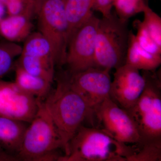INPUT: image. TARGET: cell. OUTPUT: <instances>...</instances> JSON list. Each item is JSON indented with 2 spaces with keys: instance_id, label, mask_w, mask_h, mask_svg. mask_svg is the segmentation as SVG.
Here are the masks:
<instances>
[{
  "instance_id": "obj_12",
  "label": "cell",
  "mask_w": 161,
  "mask_h": 161,
  "mask_svg": "<svg viewBox=\"0 0 161 161\" xmlns=\"http://www.w3.org/2000/svg\"><path fill=\"white\" fill-rule=\"evenodd\" d=\"M25 123L22 121L0 116V147L9 153L18 154L27 128Z\"/></svg>"
},
{
  "instance_id": "obj_7",
  "label": "cell",
  "mask_w": 161,
  "mask_h": 161,
  "mask_svg": "<svg viewBox=\"0 0 161 161\" xmlns=\"http://www.w3.org/2000/svg\"><path fill=\"white\" fill-rule=\"evenodd\" d=\"M99 19L94 13L75 32L68 44L65 64L70 74L95 67V44Z\"/></svg>"
},
{
  "instance_id": "obj_16",
  "label": "cell",
  "mask_w": 161,
  "mask_h": 161,
  "mask_svg": "<svg viewBox=\"0 0 161 161\" xmlns=\"http://www.w3.org/2000/svg\"><path fill=\"white\" fill-rule=\"evenodd\" d=\"M15 73L14 82L24 92L41 100L49 94L51 82L29 74L18 65Z\"/></svg>"
},
{
  "instance_id": "obj_2",
  "label": "cell",
  "mask_w": 161,
  "mask_h": 161,
  "mask_svg": "<svg viewBox=\"0 0 161 161\" xmlns=\"http://www.w3.org/2000/svg\"><path fill=\"white\" fill-rule=\"evenodd\" d=\"M137 150L119 142L102 130L80 125L61 161H127Z\"/></svg>"
},
{
  "instance_id": "obj_14",
  "label": "cell",
  "mask_w": 161,
  "mask_h": 161,
  "mask_svg": "<svg viewBox=\"0 0 161 161\" xmlns=\"http://www.w3.org/2000/svg\"><path fill=\"white\" fill-rule=\"evenodd\" d=\"M31 18L23 15H8L0 20V35L9 42L24 41L31 33Z\"/></svg>"
},
{
  "instance_id": "obj_5",
  "label": "cell",
  "mask_w": 161,
  "mask_h": 161,
  "mask_svg": "<svg viewBox=\"0 0 161 161\" xmlns=\"http://www.w3.org/2000/svg\"><path fill=\"white\" fill-rule=\"evenodd\" d=\"M143 92L135 104L127 110L138 127L142 143L161 138V80L155 71H142Z\"/></svg>"
},
{
  "instance_id": "obj_3",
  "label": "cell",
  "mask_w": 161,
  "mask_h": 161,
  "mask_svg": "<svg viewBox=\"0 0 161 161\" xmlns=\"http://www.w3.org/2000/svg\"><path fill=\"white\" fill-rule=\"evenodd\" d=\"M27 127L17 157L26 161H59L56 150L63 149L61 137L53 122L40 100L37 112Z\"/></svg>"
},
{
  "instance_id": "obj_10",
  "label": "cell",
  "mask_w": 161,
  "mask_h": 161,
  "mask_svg": "<svg viewBox=\"0 0 161 161\" xmlns=\"http://www.w3.org/2000/svg\"><path fill=\"white\" fill-rule=\"evenodd\" d=\"M40 100L21 89L14 81L0 80V116L30 123Z\"/></svg>"
},
{
  "instance_id": "obj_23",
  "label": "cell",
  "mask_w": 161,
  "mask_h": 161,
  "mask_svg": "<svg viewBox=\"0 0 161 161\" xmlns=\"http://www.w3.org/2000/svg\"><path fill=\"white\" fill-rule=\"evenodd\" d=\"M143 23L153 40L155 43L161 47V18L156 13L150 8L147 4L144 11Z\"/></svg>"
},
{
  "instance_id": "obj_19",
  "label": "cell",
  "mask_w": 161,
  "mask_h": 161,
  "mask_svg": "<svg viewBox=\"0 0 161 161\" xmlns=\"http://www.w3.org/2000/svg\"><path fill=\"white\" fill-rule=\"evenodd\" d=\"M147 4L146 0H115L113 7L119 19L129 20L130 18L143 13Z\"/></svg>"
},
{
  "instance_id": "obj_6",
  "label": "cell",
  "mask_w": 161,
  "mask_h": 161,
  "mask_svg": "<svg viewBox=\"0 0 161 161\" xmlns=\"http://www.w3.org/2000/svg\"><path fill=\"white\" fill-rule=\"evenodd\" d=\"M40 32L51 45L55 65L65 64L68 44V24L65 0H34Z\"/></svg>"
},
{
  "instance_id": "obj_20",
  "label": "cell",
  "mask_w": 161,
  "mask_h": 161,
  "mask_svg": "<svg viewBox=\"0 0 161 161\" xmlns=\"http://www.w3.org/2000/svg\"><path fill=\"white\" fill-rule=\"evenodd\" d=\"M22 47L14 42H0V77L7 74L16 57L20 56Z\"/></svg>"
},
{
  "instance_id": "obj_1",
  "label": "cell",
  "mask_w": 161,
  "mask_h": 161,
  "mask_svg": "<svg viewBox=\"0 0 161 161\" xmlns=\"http://www.w3.org/2000/svg\"><path fill=\"white\" fill-rule=\"evenodd\" d=\"M69 76V72L63 73L56 89L43 101L61 137L65 155L71 139L82 122L92 115L83 98L71 87Z\"/></svg>"
},
{
  "instance_id": "obj_13",
  "label": "cell",
  "mask_w": 161,
  "mask_h": 161,
  "mask_svg": "<svg viewBox=\"0 0 161 161\" xmlns=\"http://www.w3.org/2000/svg\"><path fill=\"white\" fill-rule=\"evenodd\" d=\"M142 71H155L160 65L161 55L153 54L140 46L135 34L130 31L125 63Z\"/></svg>"
},
{
  "instance_id": "obj_28",
  "label": "cell",
  "mask_w": 161,
  "mask_h": 161,
  "mask_svg": "<svg viewBox=\"0 0 161 161\" xmlns=\"http://www.w3.org/2000/svg\"><path fill=\"white\" fill-rule=\"evenodd\" d=\"M11 1H12V0H0V3L3 4L5 6L6 5H7L8 3L11 2Z\"/></svg>"
},
{
  "instance_id": "obj_26",
  "label": "cell",
  "mask_w": 161,
  "mask_h": 161,
  "mask_svg": "<svg viewBox=\"0 0 161 161\" xmlns=\"http://www.w3.org/2000/svg\"><path fill=\"white\" fill-rule=\"evenodd\" d=\"M19 160L17 157L14 156L6 152L0 147V161H16Z\"/></svg>"
},
{
  "instance_id": "obj_15",
  "label": "cell",
  "mask_w": 161,
  "mask_h": 161,
  "mask_svg": "<svg viewBox=\"0 0 161 161\" xmlns=\"http://www.w3.org/2000/svg\"><path fill=\"white\" fill-rule=\"evenodd\" d=\"M94 0H65V15L68 24V42L75 32L93 14Z\"/></svg>"
},
{
  "instance_id": "obj_9",
  "label": "cell",
  "mask_w": 161,
  "mask_h": 161,
  "mask_svg": "<svg viewBox=\"0 0 161 161\" xmlns=\"http://www.w3.org/2000/svg\"><path fill=\"white\" fill-rule=\"evenodd\" d=\"M110 71L92 67L74 74L69 72L71 87L83 98L92 114L110 97L112 80Z\"/></svg>"
},
{
  "instance_id": "obj_22",
  "label": "cell",
  "mask_w": 161,
  "mask_h": 161,
  "mask_svg": "<svg viewBox=\"0 0 161 161\" xmlns=\"http://www.w3.org/2000/svg\"><path fill=\"white\" fill-rule=\"evenodd\" d=\"M133 24L136 30V38L140 46L151 53L161 55V47L153 40L142 21L136 19L133 22Z\"/></svg>"
},
{
  "instance_id": "obj_18",
  "label": "cell",
  "mask_w": 161,
  "mask_h": 161,
  "mask_svg": "<svg viewBox=\"0 0 161 161\" xmlns=\"http://www.w3.org/2000/svg\"><path fill=\"white\" fill-rule=\"evenodd\" d=\"M21 54L54 61L51 45L40 32L31 33L24 40Z\"/></svg>"
},
{
  "instance_id": "obj_4",
  "label": "cell",
  "mask_w": 161,
  "mask_h": 161,
  "mask_svg": "<svg viewBox=\"0 0 161 161\" xmlns=\"http://www.w3.org/2000/svg\"><path fill=\"white\" fill-rule=\"evenodd\" d=\"M128 22L119 19L115 12L99 19L95 67L111 70L125 64L130 31Z\"/></svg>"
},
{
  "instance_id": "obj_25",
  "label": "cell",
  "mask_w": 161,
  "mask_h": 161,
  "mask_svg": "<svg viewBox=\"0 0 161 161\" xmlns=\"http://www.w3.org/2000/svg\"><path fill=\"white\" fill-rule=\"evenodd\" d=\"M115 0H94L93 9L100 12L103 17H108L112 14Z\"/></svg>"
},
{
  "instance_id": "obj_17",
  "label": "cell",
  "mask_w": 161,
  "mask_h": 161,
  "mask_svg": "<svg viewBox=\"0 0 161 161\" xmlns=\"http://www.w3.org/2000/svg\"><path fill=\"white\" fill-rule=\"evenodd\" d=\"M18 66L31 75L53 82L55 64L53 60L21 54Z\"/></svg>"
},
{
  "instance_id": "obj_8",
  "label": "cell",
  "mask_w": 161,
  "mask_h": 161,
  "mask_svg": "<svg viewBox=\"0 0 161 161\" xmlns=\"http://www.w3.org/2000/svg\"><path fill=\"white\" fill-rule=\"evenodd\" d=\"M95 113L102 125V130L115 140L127 145L142 143L140 132L134 119L111 97L104 101Z\"/></svg>"
},
{
  "instance_id": "obj_21",
  "label": "cell",
  "mask_w": 161,
  "mask_h": 161,
  "mask_svg": "<svg viewBox=\"0 0 161 161\" xmlns=\"http://www.w3.org/2000/svg\"><path fill=\"white\" fill-rule=\"evenodd\" d=\"M143 147L131 156L127 161H159L161 160V141L145 142Z\"/></svg>"
},
{
  "instance_id": "obj_11",
  "label": "cell",
  "mask_w": 161,
  "mask_h": 161,
  "mask_svg": "<svg viewBox=\"0 0 161 161\" xmlns=\"http://www.w3.org/2000/svg\"><path fill=\"white\" fill-rule=\"evenodd\" d=\"M139 70L125 64L115 69L110 97L125 110L132 108L143 92L146 80Z\"/></svg>"
},
{
  "instance_id": "obj_27",
  "label": "cell",
  "mask_w": 161,
  "mask_h": 161,
  "mask_svg": "<svg viewBox=\"0 0 161 161\" xmlns=\"http://www.w3.org/2000/svg\"><path fill=\"white\" fill-rule=\"evenodd\" d=\"M6 12V8H5V6L2 3H0V20L4 17V15H5Z\"/></svg>"
},
{
  "instance_id": "obj_24",
  "label": "cell",
  "mask_w": 161,
  "mask_h": 161,
  "mask_svg": "<svg viewBox=\"0 0 161 161\" xmlns=\"http://www.w3.org/2000/svg\"><path fill=\"white\" fill-rule=\"evenodd\" d=\"M8 15H23L31 18L34 14V0H12L5 6Z\"/></svg>"
}]
</instances>
